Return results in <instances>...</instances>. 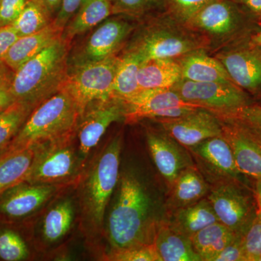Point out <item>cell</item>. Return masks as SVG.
Instances as JSON below:
<instances>
[{"instance_id": "cell-4", "label": "cell", "mask_w": 261, "mask_h": 261, "mask_svg": "<svg viewBox=\"0 0 261 261\" xmlns=\"http://www.w3.org/2000/svg\"><path fill=\"white\" fill-rule=\"evenodd\" d=\"M122 137L116 136L94 163L84 190V207L91 225L102 226L106 208L119 178Z\"/></svg>"}, {"instance_id": "cell-47", "label": "cell", "mask_w": 261, "mask_h": 261, "mask_svg": "<svg viewBox=\"0 0 261 261\" xmlns=\"http://www.w3.org/2000/svg\"><path fill=\"white\" fill-rule=\"evenodd\" d=\"M252 44H255L261 50V25L258 32L252 37Z\"/></svg>"}, {"instance_id": "cell-8", "label": "cell", "mask_w": 261, "mask_h": 261, "mask_svg": "<svg viewBox=\"0 0 261 261\" xmlns=\"http://www.w3.org/2000/svg\"><path fill=\"white\" fill-rule=\"evenodd\" d=\"M121 103L123 119L127 123H137L145 118L158 121L175 119L201 108L185 102L171 88L142 89L133 97Z\"/></svg>"}, {"instance_id": "cell-44", "label": "cell", "mask_w": 261, "mask_h": 261, "mask_svg": "<svg viewBox=\"0 0 261 261\" xmlns=\"http://www.w3.org/2000/svg\"><path fill=\"white\" fill-rule=\"evenodd\" d=\"M243 5L252 14L261 17V0H233Z\"/></svg>"}, {"instance_id": "cell-18", "label": "cell", "mask_w": 261, "mask_h": 261, "mask_svg": "<svg viewBox=\"0 0 261 261\" xmlns=\"http://www.w3.org/2000/svg\"><path fill=\"white\" fill-rule=\"evenodd\" d=\"M216 58L240 88L252 92L261 89V50L255 44L221 51Z\"/></svg>"}, {"instance_id": "cell-11", "label": "cell", "mask_w": 261, "mask_h": 261, "mask_svg": "<svg viewBox=\"0 0 261 261\" xmlns=\"http://www.w3.org/2000/svg\"><path fill=\"white\" fill-rule=\"evenodd\" d=\"M187 149L213 185L233 181L248 187V179L239 170L231 146L223 135L207 139Z\"/></svg>"}, {"instance_id": "cell-23", "label": "cell", "mask_w": 261, "mask_h": 261, "mask_svg": "<svg viewBox=\"0 0 261 261\" xmlns=\"http://www.w3.org/2000/svg\"><path fill=\"white\" fill-rule=\"evenodd\" d=\"M219 222L208 199L175 209L168 224L178 232L191 238L202 228Z\"/></svg>"}, {"instance_id": "cell-46", "label": "cell", "mask_w": 261, "mask_h": 261, "mask_svg": "<svg viewBox=\"0 0 261 261\" xmlns=\"http://www.w3.org/2000/svg\"><path fill=\"white\" fill-rule=\"evenodd\" d=\"M47 8L51 16L56 15L61 8L62 0H39Z\"/></svg>"}, {"instance_id": "cell-1", "label": "cell", "mask_w": 261, "mask_h": 261, "mask_svg": "<svg viewBox=\"0 0 261 261\" xmlns=\"http://www.w3.org/2000/svg\"><path fill=\"white\" fill-rule=\"evenodd\" d=\"M163 223L143 182L135 173H125L108 217V235L112 250L152 245Z\"/></svg>"}, {"instance_id": "cell-5", "label": "cell", "mask_w": 261, "mask_h": 261, "mask_svg": "<svg viewBox=\"0 0 261 261\" xmlns=\"http://www.w3.org/2000/svg\"><path fill=\"white\" fill-rule=\"evenodd\" d=\"M121 57L114 55L102 61L71 65L62 88L76 101L82 116L87 108L111 98L113 82Z\"/></svg>"}, {"instance_id": "cell-21", "label": "cell", "mask_w": 261, "mask_h": 261, "mask_svg": "<svg viewBox=\"0 0 261 261\" xmlns=\"http://www.w3.org/2000/svg\"><path fill=\"white\" fill-rule=\"evenodd\" d=\"M177 61L181 66V80L233 83L221 62L207 56L202 49L180 57Z\"/></svg>"}, {"instance_id": "cell-7", "label": "cell", "mask_w": 261, "mask_h": 261, "mask_svg": "<svg viewBox=\"0 0 261 261\" xmlns=\"http://www.w3.org/2000/svg\"><path fill=\"white\" fill-rule=\"evenodd\" d=\"M171 89L185 102L207 110L220 119L230 118L248 106L245 92L233 83L181 80Z\"/></svg>"}, {"instance_id": "cell-20", "label": "cell", "mask_w": 261, "mask_h": 261, "mask_svg": "<svg viewBox=\"0 0 261 261\" xmlns=\"http://www.w3.org/2000/svg\"><path fill=\"white\" fill-rule=\"evenodd\" d=\"M63 32L53 21L39 32L19 37L7 53L4 63L15 73L24 63L59 39Z\"/></svg>"}, {"instance_id": "cell-13", "label": "cell", "mask_w": 261, "mask_h": 261, "mask_svg": "<svg viewBox=\"0 0 261 261\" xmlns=\"http://www.w3.org/2000/svg\"><path fill=\"white\" fill-rule=\"evenodd\" d=\"M121 119H123V105L116 99L94 103L87 108L76 130L80 155L86 159L99 143L108 127Z\"/></svg>"}, {"instance_id": "cell-33", "label": "cell", "mask_w": 261, "mask_h": 261, "mask_svg": "<svg viewBox=\"0 0 261 261\" xmlns=\"http://www.w3.org/2000/svg\"><path fill=\"white\" fill-rule=\"evenodd\" d=\"M27 244L13 230L0 231V258L5 261H20L29 256Z\"/></svg>"}, {"instance_id": "cell-48", "label": "cell", "mask_w": 261, "mask_h": 261, "mask_svg": "<svg viewBox=\"0 0 261 261\" xmlns=\"http://www.w3.org/2000/svg\"><path fill=\"white\" fill-rule=\"evenodd\" d=\"M255 197L261 200V182H256V186H255Z\"/></svg>"}, {"instance_id": "cell-14", "label": "cell", "mask_w": 261, "mask_h": 261, "mask_svg": "<svg viewBox=\"0 0 261 261\" xmlns=\"http://www.w3.org/2000/svg\"><path fill=\"white\" fill-rule=\"evenodd\" d=\"M159 122L168 135L187 149L207 139L223 135L221 119L203 108L187 116Z\"/></svg>"}, {"instance_id": "cell-32", "label": "cell", "mask_w": 261, "mask_h": 261, "mask_svg": "<svg viewBox=\"0 0 261 261\" xmlns=\"http://www.w3.org/2000/svg\"><path fill=\"white\" fill-rule=\"evenodd\" d=\"M33 110L20 102H15L0 111V153L15 138Z\"/></svg>"}, {"instance_id": "cell-34", "label": "cell", "mask_w": 261, "mask_h": 261, "mask_svg": "<svg viewBox=\"0 0 261 261\" xmlns=\"http://www.w3.org/2000/svg\"><path fill=\"white\" fill-rule=\"evenodd\" d=\"M113 13L140 16L160 6L166 5L165 0H111Z\"/></svg>"}, {"instance_id": "cell-35", "label": "cell", "mask_w": 261, "mask_h": 261, "mask_svg": "<svg viewBox=\"0 0 261 261\" xmlns=\"http://www.w3.org/2000/svg\"><path fill=\"white\" fill-rule=\"evenodd\" d=\"M246 261H261V215L256 216L243 237Z\"/></svg>"}, {"instance_id": "cell-28", "label": "cell", "mask_w": 261, "mask_h": 261, "mask_svg": "<svg viewBox=\"0 0 261 261\" xmlns=\"http://www.w3.org/2000/svg\"><path fill=\"white\" fill-rule=\"evenodd\" d=\"M239 235L220 222L202 228L190 238L201 261H214L223 250Z\"/></svg>"}, {"instance_id": "cell-3", "label": "cell", "mask_w": 261, "mask_h": 261, "mask_svg": "<svg viewBox=\"0 0 261 261\" xmlns=\"http://www.w3.org/2000/svg\"><path fill=\"white\" fill-rule=\"evenodd\" d=\"M82 116L74 98L62 88L33 110L5 150L35 148L73 137Z\"/></svg>"}, {"instance_id": "cell-29", "label": "cell", "mask_w": 261, "mask_h": 261, "mask_svg": "<svg viewBox=\"0 0 261 261\" xmlns=\"http://www.w3.org/2000/svg\"><path fill=\"white\" fill-rule=\"evenodd\" d=\"M141 62L140 58L130 51L126 50L121 57L113 82L112 99L125 102L142 90L138 82V70Z\"/></svg>"}, {"instance_id": "cell-27", "label": "cell", "mask_w": 261, "mask_h": 261, "mask_svg": "<svg viewBox=\"0 0 261 261\" xmlns=\"http://www.w3.org/2000/svg\"><path fill=\"white\" fill-rule=\"evenodd\" d=\"M154 245L162 261H201L190 238L173 229L168 223L160 226Z\"/></svg>"}, {"instance_id": "cell-42", "label": "cell", "mask_w": 261, "mask_h": 261, "mask_svg": "<svg viewBox=\"0 0 261 261\" xmlns=\"http://www.w3.org/2000/svg\"><path fill=\"white\" fill-rule=\"evenodd\" d=\"M18 38L13 25L0 27V63H4L7 53Z\"/></svg>"}, {"instance_id": "cell-24", "label": "cell", "mask_w": 261, "mask_h": 261, "mask_svg": "<svg viewBox=\"0 0 261 261\" xmlns=\"http://www.w3.org/2000/svg\"><path fill=\"white\" fill-rule=\"evenodd\" d=\"M37 147L5 150L0 153V197L19 184L25 182Z\"/></svg>"}, {"instance_id": "cell-45", "label": "cell", "mask_w": 261, "mask_h": 261, "mask_svg": "<svg viewBox=\"0 0 261 261\" xmlns=\"http://www.w3.org/2000/svg\"><path fill=\"white\" fill-rule=\"evenodd\" d=\"M14 73L5 63H0V84L10 83Z\"/></svg>"}, {"instance_id": "cell-19", "label": "cell", "mask_w": 261, "mask_h": 261, "mask_svg": "<svg viewBox=\"0 0 261 261\" xmlns=\"http://www.w3.org/2000/svg\"><path fill=\"white\" fill-rule=\"evenodd\" d=\"M240 15L232 2L214 0L196 13L185 25L190 30L218 38L233 34L240 24Z\"/></svg>"}, {"instance_id": "cell-6", "label": "cell", "mask_w": 261, "mask_h": 261, "mask_svg": "<svg viewBox=\"0 0 261 261\" xmlns=\"http://www.w3.org/2000/svg\"><path fill=\"white\" fill-rule=\"evenodd\" d=\"M206 41L174 23L160 21L149 25L141 33L127 51H132L141 61L180 57L202 49Z\"/></svg>"}, {"instance_id": "cell-26", "label": "cell", "mask_w": 261, "mask_h": 261, "mask_svg": "<svg viewBox=\"0 0 261 261\" xmlns=\"http://www.w3.org/2000/svg\"><path fill=\"white\" fill-rule=\"evenodd\" d=\"M111 14V0H82L76 13L65 27L63 37L70 43L73 38L102 23Z\"/></svg>"}, {"instance_id": "cell-38", "label": "cell", "mask_w": 261, "mask_h": 261, "mask_svg": "<svg viewBox=\"0 0 261 261\" xmlns=\"http://www.w3.org/2000/svg\"><path fill=\"white\" fill-rule=\"evenodd\" d=\"M226 119L238 122L261 141V106L248 105Z\"/></svg>"}, {"instance_id": "cell-50", "label": "cell", "mask_w": 261, "mask_h": 261, "mask_svg": "<svg viewBox=\"0 0 261 261\" xmlns=\"http://www.w3.org/2000/svg\"><path fill=\"white\" fill-rule=\"evenodd\" d=\"M0 2H1V0H0Z\"/></svg>"}, {"instance_id": "cell-12", "label": "cell", "mask_w": 261, "mask_h": 261, "mask_svg": "<svg viewBox=\"0 0 261 261\" xmlns=\"http://www.w3.org/2000/svg\"><path fill=\"white\" fill-rule=\"evenodd\" d=\"M133 29V25L126 20H105L73 57L72 65L102 61L116 55Z\"/></svg>"}, {"instance_id": "cell-36", "label": "cell", "mask_w": 261, "mask_h": 261, "mask_svg": "<svg viewBox=\"0 0 261 261\" xmlns=\"http://www.w3.org/2000/svg\"><path fill=\"white\" fill-rule=\"evenodd\" d=\"M214 0H165L175 20L186 24L202 8Z\"/></svg>"}, {"instance_id": "cell-25", "label": "cell", "mask_w": 261, "mask_h": 261, "mask_svg": "<svg viewBox=\"0 0 261 261\" xmlns=\"http://www.w3.org/2000/svg\"><path fill=\"white\" fill-rule=\"evenodd\" d=\"M170 205L174 209L186 207L198 202L210 192L208 182L195 166L180 172L173 184Z\"/></svg>"}, {"instance_id": "cell-17", "label": "cell", "mask_w": 261, "mask_h": 261, "mask_svg": "<svg viewBox=\"0 0 261 261\" xmlns=\"http://www.w3.org/2000/svg\"><path fill=\"white\" fill-rule=\"evenodd\" d=\"M147 141L154 164L169 186H172L181 171L195 166L188 149L166 132H148Z\"/></svg>"}, {"instance_id": "cell-37", "label": "cell", "mask_w": 261, "mask_h": 261, "mask_svg": "<svg viewBox=\"0 0 261 261\" xmlns=\"http://www.w3.org/2000/svg\"><path fill=\"white\" fill-rule=\"evenodd\" d=\"M107 257L108 260L114 261H162L154 244L121 250H112Z\"/></svg>"}, {"instance_id": "cell-43", "label": "cell", "mask_w": 261, "mask_h": 261, "mask_svg": "<svg viewBox=\"0 0 261 261\" xmlns=\"http://www.w3.org/2000/svg\"><path fill=\"white\" fill-rule=\"evenodd\" d=\"M11 82L0 84V111H4L16 102L10 89Z\"/></svg>"}, {"instance_id": "cell-40", "label": "cell", "mask_w": 261, "mask_h": 261, "mask_svg": "<svg viewBox=\"0 0 261 261\" xmlns=\"http://www.w3.org/2000/svg\"><path fill=\"white\" fill-rule=\"evenodd\" d=\"M82 3V0H62L61 8L53 20V23L58 28L64 30Z\"/></svg>"}, {"instance_id": "cell-16", "label": "cell", "mask_w": 261, "mask_h": 261, "mask_svg": "<svg viewBox=\"0 0 261 261\" xmlns=\"http://www.w3.org/2000/svg\"><path fill=\"white\" fill-rule=\"evenodd\" d=\"M223 137L231 146L240 172L261 182V141L232 120L221 119Z\"/></svg>"}, {"instance_id": "cell-15", "label": "cell", "mask_w": 261, "mask_h": 261, "mask_svg": "<svg viewBox=\"0 0 261 261\" xmlns=\"http://www.w3.org/2000/svg\"><path fill=\"white\" fill-rule=\"evenodd\" d=\"M61 185H42L23 182L0 197V218L17 221L39 210L50 200Z\"/></svg>"}, {"instance_id": "cell-39", "label": "cell", "mask_w": 261, "mask_h": 261, "mask_svg": "<svg viewBox=\"0 0 261 261\" xmlns=\"http://www.w3.org/2000/svg\"><path fill=\"white\" fill-rule=\"evenodd\" d=\"M28 0H1L0 27L11 25L21 13Z\"/></svg>"}, {"instance_id": "cell-49", "label": "cell", "mask_w": 261, "mask_h": 261, "mask_svg": "<svg viewBox=\"0 0 261 261\" xmlns=\"http://www.w3.org/2000/svg\"><path fill=\"white\" fill-rule=\"evenodd\" d=\"M255 199H256L257 202V212L261 215V200L256 197H255Z\"/></svg>"}, {"instance_id": "cell-10", "label": "cell", "mask_w": 261, "mask_h": 261, "mask_svg": "<svg viewBox=\"0 0 261 261\" xmlns=\"http://www.w3.org/2000/svg\"><path fill=\"white\" fill-rule=\"evenodd\" d=\"M245 187L233 181L216 184L207 197L219 222L243 236L257 213V207Z\"/></svg>"}, {"instance_id": "cell-9", "label": "cell", "mask_w": 261, "mask_h": 261, "mask_svg": "<svg viewBox=\"0 0 261 261\" xmlns=\"http://www.w3.org/2000/svg\"><path fill=\"white\" fill-rule=\"evenodd\" d=\"M73 137L37 147L25 182L61 185L69 181L80 166V159L73 145Z\"/></svg>"}, {"instance_id": "cell-41", "label": "cell", "mask_w": 261, "mask_h": 261, "mask_svg": "<svg viewBox=\"0 0 261 261\" xmlns=\"http://www.w3.org/2000/svg\"><path fill=\"white\" fill-rule=\"evenodd\" d=\"M243 235L236 239L222 250L214 261H246L243 246Z\"/></svg>"}, {"instance_id": "cell-31", "label": "cell", "mask_w": 261, "mask_h": 261, "mask_svg": "<svg viewBox=\"0 0 261 261\" xmlns=\"http://www.w3.org/2000/svg\"><path fill=\"white\" fill-rule=\"evenodd\" d=\"M53 17L39 0H28L11 25L19 37H21L42 30L53 23Z\"/></svg>"}, {"instance_id": "cell-30", "label": "cell", "mask_w": 261, "mask_h": 261, "mask_svg": "<svg viewBox=\"0 0 261 261\" xmlns=\"http://www.w3.org/2000/svg\"><path fill=\"white\" fill-rule=\"evenodd\" d=\"M74 219V208L70 200L62 201L48 211L43 221L42 233L48 243L59 241L69 231Z\"/></svg>"}, {"instance_id": "cell-22", "label": "cell", "mask_w": 261, "mask_h": 261, "mask_svg": "<svg viewBox=\"0 0 261 261\" xmlns=\"http://www.w3.org/2000/svg\"><path fill=\"white\" fill-rule=\"evenodd\" d=\"M182 79L177 59L163 58L141 62L138 82L141 89H170Z\"/></svg>"}, {"instance_id": "cell-2", "label": "cell", "mask_w": 261, "mask_h": 261, "mask_svg": "<svg viewBox=\"0 0 261 261\" xmlns=\"http://www.w3.org/2000/svg\"><path fill=\"white\" fill-rule=\"evenodd\" d=\"M70 43L61 36L15 72L10 89L32 110L63 87L69 68Z\"/></svg>"}]
</instances>
